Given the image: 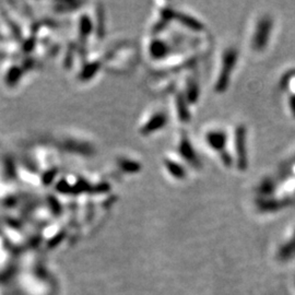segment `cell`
<instances>
[{
	"label": "cell",
	"mask_w": 295,
	"mask_h": 295,
	"mask_svg": "<svg viewBox=\"0 0 295 295\" xmlns=\"http://www.w3.org/2000/svg\"><path fill=\"white\" fill-rule=\"evenodd\" d=\"M238 56H239L238 50H235L233 48H229L227 50H225V53L223 55L221 72L219 74L215 83L217 92H224L227 89V87H229L233 68L236 62H238Z\"/></svg>",
	"instance_id": "obj_1"
},
{
	"label": "cell",
	"mask_w": 295,
	"mask_h": 295,
	"mask_svg": "<svg viewBox=\"0 0 295 295\" xmlns=\"http://www.w3.org/2000/svg\"><path fill=\"white\" fill-rule=\"evenodd\" d=\"M272 19L269 16H264L257 23L254 36H252V46L256 50H261L267 46L272 31Z\"/></svg>",
	"instance_id": "obj_2"
},
{
	"label": "cell",
	"mask_w": 295,
	"mask_h": 295,
	"mask_svg": "<svg viewBox=\"0 0 295 295\" xmlns=\"http://www.w3.org/2000/svg\"><path fill=\"white\" fill-rule=\"evenodd\" d=\"M235 148L238 152V165L242 171L247 167V151H246V128L240 126L235 132Z\"/></svg>",
	"instance_id": "obj_3"
},
{
	"label": "cell",
	"mask_w": 295,
	"mask_h": 295,
	"mask_svg": "<svg viewBox=\"0 0 295 295\" xmlns=\"http://www.w3.org/2000/svg\"><path fill=\"white\" fill-rule=\"evenodd\" d=\"M206 141L208 146L214 151H221L223 153L226 145V134L222 130H211L207 133Z\"/></svg>",
	"instance_id": "obj_4"
},
{
	"label": "cell",
	"mask_w": 295,
	"mask_h": 295,
	"mask_svg": "<svg viewBox=\"0 0 295 295\" xmlns=\"http://www.w3.org/2000/svg\"><path fill=\"white\" fill-rule=\"evenodd\" d=\"M166 122H167V116L164 113H156L150 118L145 126H143L141 131L143 134H150L163 128Z\"/></svg>",
	"instance_id": "obj_5"
},
{
	"label": "cell",
	"mask_w": 295,
	"mask_h": 295,
	"mask_svg": "<svg viewBox=\"0 0 295 295\" xmlns=\"http://www.w3.org/2000/svg\"><path fill=\"white\" fill-rule=\"evenodd\" d=\"M180 152L185 159L187 160L188 162H190L192 164H198L197 155H196L195 151H193V148L191 147L190 142L188 141L187 138L182 139L181 145H180Z\"/></svg>",
	"instance_id": "obj_6"
},
{
	"label": "cell",
	"mask_w": 295,
	"mask_h": 295,
	"mask_svg": "<svg viewBox=\"0 0 295 295\" xmlns=\"http://www.w3.org/2000/svg\"><path fill=\"white\" fill-rule=\"evenodd\" d=\"M174 16L176 19H179L182 23L186 25V27H188L189 29H191L193 31H201L202 29H204V25H202L198 20L191 18V16H189V15L181 14V13L175 15V13H174Z\"/></svg>",
	"instance_id": "obj_7"
},
{
	"label": "cell",
	"mask_w": 295,
	"mask_h": 295,
	"mask_svg": "<svg viewBox=\"0 0 295 295\" xmlns=\"http://www.w3.org/2000/svg\"><path fill=\"white\" fill-rule=\"evenodd\" d=\"M165 167L167 168V171L172 174V176L177 180H182L184 179L185 175H186L185 168H183L179 163H176L174 161H170V160L165 161Z\"/></svg>",
	"instance_id": "obj_8"
},
{
	"label": "cell",
	"mask_w": 295,
	"mask_h": 295,
	"mask_svg": "<svg viewBox=\"0 0 295 295\" xmlns=\"http://www.w3.org/2000/svg\"><path fill=\"white\" fill-rule=\"evenodd\" d=\"M150 53L154 58H162L167 54V45L161 41H153L150 45Z\"/></svg>",
	"instance_id": "obj_9"
},
{
	"label": "cell",
	"mask_w": 295,
	"mask_h": 295,
	"mask_svg": "<svg viewBox=\"0 0 295 295\" xmlns=\"http://www.w3.org/2000/svg\"><path fill=\"white\" fill-rule=\"evenodd\" d=\"M179 115H180L182 121H187L188 118H189V114H188V111H187L186 104H185L184 100L182 97L179 101Z\"/></svg>",
	"instance_id": "obj_10"
},
{
	"label": "cell",
	"mask_w": 295,
	"mask_h": 295,
	"mask_svg": "<svg viewBox=\"0 0 295 295\" xmlns=\"http://www.w3.org/2000/svg\"><path fill=\"white\" fill-rule=\"evenodd\" d=\"M187 95H188V99H189L190 102H195L198 97V87L193 82L190 83L188 86Z\"/></svg>",
	"instance_id": "obj_11"
}]
</instances>
